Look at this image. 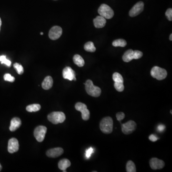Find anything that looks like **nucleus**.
Listing matches in <instances>:
<instances>
[{
	"instance_id": "f257e3e1",
	"label": "nucleus",
	"mask_w": 172,
	"mask_h": 172,
	"mask_svg": "<svg viewBox=\"0 0 172 172\" xmlns=\"http://www.w3.org/2000/svg\"><path fill=\"white\" fill-rule=\"evenodd\" d=\"M113 121L111 117H106L102 118L99 124L101 131L105 134H110L113 131Z\"/></svg>"
},
{
	"instance_id": "cd10ccee",
	"label": "nucleus",
	"mask_w": 172,
	"mask_h": 172,
	"mask_svg": "<svg viewBox=\"0 0 172 172\" xmlns=\"http://www.w3.org/2000/svg\"><path fill=\"white\" fill-rule=\"evenodd\" d=\"M114 86L115 88L118 92L123 91L124 89V86L123 83H115L114 82Z\"/></svg>"
},
{
	"instance_id": "6e6552de",
	"label": "nucleus",
	"mask_w": 172,
	"mask_h": 172,
	"mask_svg": "<svg viewBox=\"0 0 172 172\" xmlns=\"http://www.w3.org/2000/svg\"><path fill=\"white\" fill-rule=\"evenodd\" d=\"M47 128L44 126H39L34 130V136L39 142H42L45 139Z\"/></svg>"
},
{
	"instance_id": "aec40b11",
	"label": "nucleus",
	"mask_w": 172,
	"mask_h": 172,
	"mask_svg": "<svg viewBox=\"0 0 172 172\" xmlns=\"http://www.w3.org/2000/svg\"><path fill=\"white\" fill-rule=\"evenodd\" d=\"M73 61L76 65L79 67H82L85 64L83 58L79 55H75L73 57Z\"/></svg>"
},
{
	"instance_id": "c9c22d12",
	"label": "nucleus",
	"mask_w": 172,
	"mask_h": 172,
	"mask_svg": "<svg viewBox=\"0 0 172 172\" xmlns=\"http://www.w3.org/2000/svg\"><path fill=\"white\" fill-rule=\"evenodd\" d=\"M1 19L0 18V30H1Z\"/></svg>"
},
{
	"instance_id": "72a5a7b5",
	"label": "nucleus",
	"mask_w": 172,
	"mask_h": 172,
	"mask_svg": "<svg viewBox=\"0 0 172 172\" xmlns=\"http://www.w3.org/2000/svg\"><path fill=\"white\" fill-rule=\"evenodd\" d=\"M165 129V126L163 125H160L158 126V131L160 132H162L163 131V130Z\"/></svg>"
},
{
	"instance_id": "f3484780",
	"label": "nucleus",
	"mask_w": 172,
	"mask_h": 172,
	"mask_svg": "<svg viewBox=\"0 0 172 172\" xmlns=\"http://www.w3.org/2000/svg\"><path fill=\"white\" fill-rule=\"evenodd\" d=\"M22 124L21 120L19 118L15 117L12 118L11 121V125L10 126V130L11 131H14L20 127Z\"/></svg>"
},
{
	"instance_id": "2eb2a0df",
	"label": "nucleus",
	"mask_w": 172,
	"mask_h": 172,
	"mask_svg": "<svg viewBox=\"0 0 172 172\" xmlns=\"http://www.w3.org/2000/svg\"><path fill=\"white\" fill-rule=\"evenodd\" d=\"M64 153V150L60 147L53 148L47 151L46 154L47 156L51 158H56Z\"/></svg>"
},
{
	"instance_id": "f8f14e48",
	"label": "nucleus",
	"mask_w": 172,
	"mask_h": 172,
	"mask_svg": "<svg viewBox=\"0 0 172 172\" xmlns=\"http://www.w3.org/2000/svg\"><path fill=\"white\" fill-rule=\"evenodd\" d=\"M63 76L64 79L72 81L76 80L75 72L69 66H66L63 70Z\"/></svg>"
},
{
	"instance_id": "20e7f679",
	"label": "nucleus",
	"mask_w": 172,
	"mask_h": 172,
	"mask_svg": "<svg viewBox=\"0 0 172 172\" xmlns=\"http://www.w3.org/2000/svg\"><path fill=\"white\" fill-rule=\"evenodd\" d=\"M143 54L141 51L138 50L133 51L129 49L126 51L122 56V59L125 62H129L133 59H138L143 56Z\"/></svg>"
},
{
	"instance_id": "423d86ee",
	"label": "nucleus",
	"mask_w": 172,
	"mask_h": 172,
	"mask_svg": "<svg viewBox=\"0 0 172 172\" xmlns=\"http://www.w3.org/2000/svg\"><path fill=\"white\" fill-rule=\"evenodd\" d=\"M99 15L105 19L112 18L114 15V11L108 5L106 4H102L98 9Z\"/></svg>"
},
{
	"instance_id": "1a4fd4ad",
	"label": "nucleus",
	"mask_w": 172,
	"mask_h": 172,
	"mask_svg": "<svg viewBox=\"0 0 172 172\" xmlns=\"http://www.w3.org/2000/svg\"><path fill=\"white\" fill-rule=\"evenodd\" d=\"M136 127V122L131 120L121 124V131L124 134H129L135 131Z\"/></svg>"
},
{
	"instance_id": "412c9836",
	"label": "nucleus",
	"mask_w": 172,
	"mask_h": 172,
	"mask_svg": "<svg viewBox=\"0 0 172 172\" xmlns=\"http://www.w3.org/2000/svg\"><path fill=\"white\" fill-rule=\"evenodd\" d=\"M40 108H41L40 105L38 104H33L27 106L26 110L28 112H36L39 111Z\"/></svg>"
},
{
	"instance_id": "4be33fe9",
	"label": "nucleus",
	"mask_w": 172,
	"mask_h": 172,
	"mask_svg": "<svg viewBox=\"0 0 172 172\" xmlns=\"http://www.w3.org/2000/svg\"><path fill=\"white\" fill-rule=\"evenodd\" d=\"M84 49L86 51L89 52H94L96 50L93 42H91V41L87 42L85 44Z\"/></svg>"
},
{
	"instance_id": "9d476101",
	"label": "nucleus",
	"mask_w": 172,
	"mask_h": 172,
	"mask_svg": "<svg viewBox=\"0 0 172 172\" xmlns=\"http://www.w3.org/2000/svg\"><path fill=\"white\" fill-rule=\"evenodd\" d=\"M144 9V3L143 1H139L135 4L129 11V15L131 17H135L140 14Z\"/></svg>"
},
{
	"instance_id": "4468645a",
	"label": "nucleus",
	"mask_w": 172,
	"mask_h": 172,
	"mask_svg": "<svg viewBox=\"0 0 172 172\" xmlns=\"http://www.w3.org/2000/svg\"><path fill=\"white\" fill-rule=\"evenodd\" d=\"M150 166L152 169H161L164 167L165 163L163 161L158 158H152L150 161Z\"/></svg>"
},
{
	"instance_id": "5701e85b",
	"label": "nucleus",
	"mask_w": 172,
	"mask_h": 172,
	"mask_svg": "<svg viewBox=\"0 0 172 172\" xmlns=\"http://www.w3.org/2000/svg\"><path fill=\"white\" fill-rule=\"evenodd\" d=\"M126 171L127 172H136V168L132 161H129L126 164Z\"/></svg>"
},
{
	"instance_id": "e433bc0d",
	"label": "nucleus",
	"mask_w": 172,
	"mask_h": 172,
	"mask_svg": "<svg viewBox=\"0 0 172 172\" xmlns=\"http://www.w3.org/2000/svg\"><path fill=\"white\" fill-rule=\"evenodd\" d=\"M1 169H2V166H1V164H0V171H1Z\"/></svg>"
},
{
	"instance_id": "2f4dec72",
	"label": "nucleus",
	"mask_w": 172,
	"mask_h": 172,
	"mask_svg": "<svg viewBox=\"0 0 172 172\" xmlns=\"http://www.w3.org/2000/svg\"><path fill=\"white\" fill-rule=\"evenodd\" d=\"M116 118L118 121H121L125 118V114L122 112H118L116 114Z\"/></svg>"
},
{
	"instance_id": "f03ea898",
	"label": "nucleus",
	"mask_w": 172,
	"mask_h": 172,
	"mask_svg": "<svg viewBox=\"0 0 172 172\" xmlns=\"http://www.w3.org/2000/svg\"><path fill=\"white\" fill-rule=\"evenodd\" d=\"M85 85L86 91L89 95L95 98L98 97L101 95V90L99 87L95 86L92 80L90 79L87 80L85 83Z\"/></svg>"
},
{
	"instance_id": "dca6fc26",
	"label": "nucleus",
	"mask_w": 172,
	"mask_h": 172,
	"mask_svg": "<svg viewBox=\"0 0 172 172\" xmlns=\"http://www.w3.org/2000/svg\"><path fill=\"white\" fill-rule=\"evenodd\" d=\"M93 23L96 28H103L106 25V19L101 15L98 16L93 20Z\"/></svg>"
},
{
	"instance_id": "ddd939ff",
	"label": "nucleus",
	"mask_w": 172,
	"mask_h": 172,
	"mask_svg": "<svg viewBox=\"0 0 172 172\" xmlns=\"http://www.w3.org/2000/svg\"><path fill=\"white\" fill-rule=\"evenodd\" d=\"M19 148V144L17 139L13 138L9 140L8 145V151L10 153H13L18 151Z\"/></svg>"
},
{
	"instance_id": "f704fd0d",
	"label": "nucleus",
	"mask_w": 172,
	"mask_h": 172,
	"mask_svg": "<svg viewBox=\"0 0 172 172\" xmlns=\"http://www.w3.org/2000/svg\"><path fill=\"white\" fill-rule=\"evenodd\" d=\"M170 41H172V34H170Z\"/></svg>"
},
{
	"instance_id": "9b49d317",
	"label": "nucleus",
	"mask_w": 172,
	"mask_h": 172,
	"mask_svg": "<svg viewBox=\"0 0 172 172\" xmlns=\"http://www.w3.org/2000/svg\"><path fill=\"white\" fill-rule=\"evenodd\" d=\"M62 34V29L60 26H55L51 28L49 32V37L53 40L58 39Z\"/></svg>"
},
{
	"instance_id": "6ab92c4d",
	"label": "nucleus",
	"mask_w": 172,
	"mask_h": 172,
	"mask_svg": "<svg viewBox=\"0 0 172 172\" xmlns=\"http://www.w3.org/2000/svg\"><path fill=\"white\" fill-rule=\"evenodd\" d=\"M71 166V162L67 159H63L59 162L58 163L59 168L63 172H66V170L68 167Z\"/></svg>"
},
{
	"instance_id": "473e14b6",
	"label": "nucleus",
	"mask_w": 172,
	"mask_h": 172,
	"mask_svg": "<svg viewBox=\"0 0 172 172\" xmlns=\"http://www.w3.org/2000/svg\"><path fill=\"white\" fill-rule=\"evenodd\" d=\"M149 139L151 141L154 142V141H156L158 140V138L156 136V135H153V134H151V135L149 136Z\"/></svg>"
},
{
	"instance_id": "7ed1b4c3",
	"label": "nucleus",
	"mask_w": 172,
	"mask_h": 172,
	"mask_svg": "<svg viewBox=\"0 0 172 172\" xmlns=\"http://www.w3.org/2000/svg\"><path fill=\"white\" fill-rule=\"evenodd\" d=\"M47 118L49 121L52 122L54 124L61 123L66 120V115L64 113L60 111H54L51 112V113L47 116Z\"/></svg>"
},
{
	"instance_id": "a878e982",
	"label": "nucleus",
	"mask_w": 172,
	"mask_h": 172,
	"mask_svg": "<svg viewBox=\"0 0 172 172\" xmlns=\"http://www.w3.org/2000/svg\"><path fill=\"white\" fill-rule=\"evenodd\" d=\"M14 67L16 69L17 72L18 74L22 75V74H23V73L24 72V68H23L22 65L18 64L17 63H16L14 65Z\"/></svg>"
},
{
	"instance_id": "c756f323",
	"label": "nucleus",
	"mask_w": 172,
	"mask_h": 172,
	"mask_svg": "<svg viewBox=\"0 0 172 172\" xmlns=\"http://www.w3.org/2000/svg\"><path fill=\"white\" fill-rule=\"evenodd\" d=\"M94 153V149L91 147L86 150V157L87 159H89L91 157V154Z\"/></svg>"
},
{
	"instance_id": "39448f33",
	"label": "nucleus",
	"mask_w": 172,
	"mask_h": 172,
	"mask_svg": "<svg viewBox=\"0 0 172 172\" xmlns=\"http://www.w3.org/2000/svg\"><path fill=\"white\" fill-rule=\"evenodd\" d=\"M151 75L153 78L159 80H162L166 78L167 73L164 69L160 68L159 66L153 67L151 71Z\"/></svg>"
},
{
	"instance_id": "4c0bfd02",
	"label": "nucleus",
	"mask_w": 172,
	"mask_h": 172,
	"mask_svg": "<svg viewBox=\"0 0 172 172\" xmlns=\"http://www.w3.org/2000/svg\"><path fill=\"white\" fill-rule=\"evenodd\" d=\"M40 34H41V35H42V34H43V32H41V33H40Z\"/></svg>"
},
{
	"instance_id": "393cba45",
	"label": "nucleus",
	"mask_w": 172,
	"mask_h": 172,
	"mask_svg": "<svg viewBox=\"0 0 172 172\" xmlns=\"http://www.w3.org/2000/svg\"><path fill=\"white\" fill-rule=\"evenodd\" d=\"M112 79L115 83H123V79L122 78V76L118 73L115 72L113 74Z\"/></svg>"
},
{
	"instance_id": "b1692460",
	"label": "nucleus",
	"mask_w": 172,
	"mask_h": 172,
	"mask_svg": "<svg viewBox=\"0 0 172 172\" xmlns=\"http://www.w3.org/2000/svg\"><path fill=\"white\" fill-rule=\"evenodd\" d=\"M127 45V42L125 40L122 39H118L115 40L113 42H112V45L114 47H124Z\"/></svg>"
},
{
	"instance_id": "a211bd4d",
	"label": "nucleus",
	"mask_w": 172,
	"mask_h": 172,
	"mask_svg": "<svg viewBox=\"0 0 172 172\" xmlns=\"http://www.w3.org/2000/svg\"><path fill=\"white\" fill-rule=\"evenodd\" d=\"M53 79L51 76H47L45 78L42 83V87L45 90H49L52 87Z\"/></svg>"
},
{
	"instance_id": "0eeeda50",
	"label": "nucleus",
	"mask_w": 172,
	"mask_h": 172,
	"mask_svg": "<svg viewBox=\"0 0 172 172\" xmlns=\"http://www.w3.org/2000/svg\"><path fill=\"white\" fill-rule=\"evenodd\" d=\"M76 110L81 112L82 118L84 121H88L90 117V112L87 108L86 105L81 102H78L75 105Z\"/></svg>"
},
{
	"instance_id": "c85d7f7f",
	"label": "nucleus",
	"mask_w": 172,
	"mask_h": 172,
	"mask_svg": "<svg viewBox=\"0 0 172 172\" xmlns=\"http://www.w3.org/2000/svg\"><path fill=\"white\" fill-rule=\"evenodd\" d=\"M4 79L6 81L13 82L15 80V78L14 76H11L10 74H5L4 76Z\"/></svg>"
},
{
	"instance_id": "7c9ffc66",
	"label": "nucleus",
	"mask_w": 172,
	"mask_h": 172,
	"mask_svg": "<svg viewBox=\"0 0 172 172\" xmlns=\"http://www.w3.org/2000/svg\"><path fill=\"white\" fill-rule=\"evenodd\" d=\"M166 16L167 17L168 20L171 21L172 20V8L168 9L166 12Z\"/></svg>"
},
{
	"instance_id": "bb28decb",
	"label": "nucleus",
	"mask_w": 172,
	"mask_h": 172,
	"mask_svg": "<svg viewBox=\"0 0 172 172\" xmlns=\"http://www.w3.org/2000/svg\"><path fill=\"white\" fill-rule=\"evenodd\" d=\"M0 61L1 62V64H4L7 66H10L11 65V62L10 60L6 59L5 56H0Z\"/></svg>"
}]
</instances>
